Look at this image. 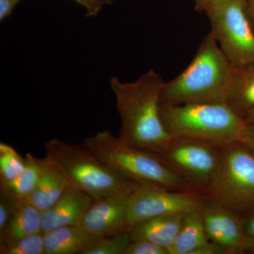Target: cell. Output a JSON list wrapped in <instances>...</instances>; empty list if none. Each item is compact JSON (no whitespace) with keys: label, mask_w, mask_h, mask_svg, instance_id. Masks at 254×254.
<instances>
[{"label":"cell","mask_w":254,"mask_h":254,"mask_svg":"<svg viewBox=\"0 0 254 254\" xmlns=\"http://www.w3.org/2000/svg\"><path fill=\"white\" fill-rule=\"evenodd\" d=\"M243 142L245 145H247L249 148L254 153V127L247 125L245 134H244Z\"/></svg>","instance_id":"cell-29"},{"label":"cell","mask_w":254,"mask_h":254,"mask_svg":"<svg viewBox=\"0 0 254 254\" xmlns=\"http://www.w3.org/2000/svg\"><path fill=\"white\" fill-rule=\"evenodd\" d=\"M209 33L234 67L254 63V30L242 0H232L205 14Z\"/></svg>","instance_id":"cell-8"},{"label":"cell","mask_w":254,"mask_h":254,"mask_svg":"<svg viewBox=\"0 0 254 254\" xmlns=\"http://www.w3.org/2000/svg\"><path fill=\"white\" fill-rule=\"evenodd\" d=\"M44 233L32 234L9 245L0 246L1 254H45Z\"/></svg>","instance_id":"cell-21"},{"label":"cell","mask_w":254,"mask_h":254,"mask_svg":"<svg viewBox=\"0 0 254 254\" xmlns=\"http://www.w3.org/2000/svg\"><path fill=\"white\" fill-rule=\"evenodd\" d=\"M42 212L27 200L16 207L4 230L0 233V246L9 245L23 237L42 232Z\"/></svg>","instance_id":"cell-16"},{"label":"cell","mask_w":254,"mask_h":254,"mask_svg":"<svg viewBox=\"0 0 254 254\" xmlns=\"http://www.w3.org/2000/svg\"><path fill=\"white\" fill-rule=\"evenodd\" d=\"M200 214L209 240L220 246L225 254H247L249 237L242 215L210 198L200 208Z\"/></svg>","instance_id":"cell-10"},{"label":"cell","mask_w":254,"mask_h":254,"mask_svg":"<svg viewBox=\"0 0 254 254\" xmlns=\"http://www.w3.org/2000/svg\"><path fill=\"white\" fill-rule=\"evenodd\" d=\"M83 6L86 11L87 17H92L98 14L105 5L111 4L112 0H73Z\"/></svg>","instance_id":"cell-25"},{"label":"cell","mask_w":254,"mask_h":254,"mask_svg":"<svg viewBox=\"0 0 254 254\" xmlns=\"http://www.w3.org/2000/svg\"><path fill=\"white\" fill-rule=\"evenodd\" d=\"M26 165L22 173L12 181L0 183V187L14 193L21 199H27L36 190L44 165V158H36L31 153L26 155Z\"/></svg>","instance_id":"cell-19"},{"label":"cell","mask_w":254,"mask_h":254,"mask_svg":"<svg viewBox=\"0 0 254 254\" xmlns=\"http://www.w3.org/2000/svg\"><path fill=\"white\" fill-rule=\"evenodd\" d=\"M70 186L71 185L66 177L45 157L38 185L26 200L43 212L54 205Z\"/></svg>","instance_id":"cell-15"},{"label":"cell","mask_w":254,"mask_h":254,"mask_svg":"<svg viewBox=\"0 0 254 254\" xmlns=\"http://www.w3.org/2000/svg\"><path fill=\"white\" fill-rule=\"evenodd\" d=\"M226 104L243 120L254 109V63L234 67Z\"/></svg>","instance_id":"cell-17"},{"label":"cell","mask_w":254,"mask_h":254,"mask_svg":"<svg viewBox=\"0 0 254 254\" xmlns=\"http://www.w3.org/2000/svg\"><path fill=\"white\" fill-rule=\"evenodd\" d=\"M246 14L254 30V0H242Z\"/></svg>","instance_id":"cell-30"},{"label":"cell","mask_w":254,"mask_h":254,"mask_svg":"<svg viewBox=\"0 0 254 254\" xmlns=\"http://www.w3.org/2000/svg\"><path fill=\"white\" fill-rule=\"evenodd\" d=\"M100 237L81 225L60 227L45 232V254H86Z\"/></svg>","instance_id":"cell-13"},{"label":"cell","mask_w":254,"mask_h":254,"mask_svg":"<svg viewBox=\"0 0 254 254\" xmlns=\"http://www.w3.org/2000/svg\"><path fill=\"white\" fill-rule=\"evenodd\" d=\"M209 198L243 216L254 206V153L243 142L222 146Z\"/></svg>","instance_id":"cell-6"},{"label":"cell","mask_w":254,"mask_h":254,"mask_svg":"<svg viewBox=\"0 0 254 254\" xmlns=\"http://www.w3.org/2000/svg\"><path fill=\"white\" fill-rule=\"evenodd\" d=\"M230 1L232 0H193L195 11L205 14L217 6Z\"/></svg>","instance_id":"cell-26"},{"label":"cell","mask_w":254,"mask_h":254,"mask_svg":"<svg viewBox=\"0 0 254 254\" xmlns=\"http://www.w3.org/2000/svg\"><path fill=\"white\" fill-rule=\"evenodd\" d=\"M134 190L95 200L82 220V226L100 237L112 236L128 230V210Z\"/></svg>","instance_id":"cell-11"},{"label":"cell","mask_w":254,"mask_h":254,"mask_svg":"<svg viewBox=\"0 0 254 254\" xmlns=\"http://www.w3.org/2000/svg\"><path fill=\"white\" fill-rule=\"evenodd\" d=\"M44 146L46 158L59 169L70 185L94 200L134 190L139 185L103 163L84 144H71L55 138Z\"/></svg>","instance_id":"cell-4"},{"label":"cell","mask_w":254,"mask_h":254,"mask_svg":"<svg viewBox=\"0 0 254 254\" xmlns=\"http://www.w3.org/2000/svg\"><path fill=\"white\" fill-rule=\"evenodd\" d=\"M125 254H170L166 248L148 240H133Z\"/></svg>","instance_id":"cell-24"},{"label":"cell","mask_w":254,"mask_h":254,"mask_svg":"<svg viewBox=\"0 0 254 254\" xmlns=\"http://www.w3.org/2000/svg\"><path fill=\"white\" fill-rule=\"evenodd\" d=\"M234 66L208 33L190 63L176 77L164 83L160 103L170 105L225 103Z\"/></svg>","instance_id":"cell-2"},{"label":"cell","mask_w":254,"mask_h":254,"mask_svg":"<svg viewBox=\"0 0 254 254\" xmlns=\"http://www.w3.org/2000/svg\"><path fill=\"white\" fill-rule=\"evenodd\" d=\"M83 144L103 163L132 181L198 193L167 168L155 153L131 146L109 131L87 137Z\"/></svg>","instance_id":"cell-5"},{"label":"cell","mask_w":254,"mask_h":254,"mask_svg":"<svg viewBox=\"0 0 254 254\" xmlns=\"http://www.w3.org/2000/svg\"><path fill=\"white\" fill-rule=\"evenodd\" d=\"M26 159L11 145L0 143V183L12 181L25 168Z\"/></svg>","instance_id":"cell-20"},{"label":"cell","mask_w":254,"mask_h":254,"mask_svg":"<svg viewBox=\"0 0 254 254\" xmlns=\"http://www.w3.org/2000/svg\"><path fill=\"white\" fill-rule=\"evenodd\" d=\"M247 254H254V237H249L247 240Z\"/></svg>","instance_id":"cell-32"},{"label":"cell","mask_w":254,"mask_h":254,"mask_svg":"<svg viewBox=\"0 0 254 254\" xmlns=\"http://www.w3.org/2000/svg\"><path fill=\"white\" fill-rule=\"evenodd\" d=\"M244 120H245L246 125L254 128V109L246 115Z\"/></svg>","instance_id":"cell-31"},{"label":"cell","mask_w":254,"mask_h":254,"mask_svg":"<svg viewBox=\"0 0 254 254\" xmlns=\"http://www.w3.org/2000/svg\"><path fill=\"white\" fill-rule=\"evenodd\" d=\"M242 217L245 233L248 237H254V206Z\"/></svg>","instance_id":"cell-28"},{"label":"cell","mask_w":254,"mask_h":254,"mask_svg":"<svg viewBox=\"0 0 254 254\" xmlns=\"http://www.w3.org/2000/svg\"><path fill=\"white\" fill-rule=\"evenodd\" d=\"M131 242L128 230L112 236L100 237L86 254H125Z\"/></svg>","instance_id":"cell-22"},{"label":"cell","mask_w":254,"mask_h":254,"mask_svg":"<svg viewBox=\"0 0 254 254\" xmlns=\"http://www.w3.org/2000/svg\"><path fill=\"white\" fill-rule=\"evenodd\" d=\"M21 200L4 187H0V233L4 230Z\"/></svg>","instance_id":"cell-23"},{"label":"cell","mask_w":254,"mask_h":254,"mask_svg":"<svg viewBox=\"0 0 254 254\" xmlns=\"http://www.w3.org/2000/svg\"><path fill=\"white\" fill-rule=\"evenodd\" d=\"M160 117L171 136L187 137L224 146L242 141L247 125L225 103H160Z\"/></svg>","instance_id":"cell-3"},{"label":"cell","mask_w":254,"mask_h":254,"mask_svg":"<svg viewBox=\"0 0 254 254\" xmlns=\"http://www.w3.org/2000/svg\"><path fill=\"white\" fill-rule=\"evenodd\" d=\"M94 199L82 190L70 186L54 205L42 212V232L71 225H81Z\"/></svg>","instance_id":"cell-12"},{"label":"cell","mask_w":254,"mask_h":254,"mask_svg":"<svg viewBox=\"0 0 254 254\" xmlns=\"http://www.w3.org/2000/svg\"><path fill=\"white\" fill-rule=\"evenodd\" d=\"M221 150L222 146L210 142L173 136L155 154L193 190L207 195L220 163Z\"/></svg>","instance_id":"cell-7"},{"label":"cell","mask_w":254,"mask_h":254,"mask_svg":"<svg viewBox=\"0 0 254 254\" xmlns=\"http://www.w3.org/2000/svg\"><path fill=\"white\" fill-rule=\"evenodd\" d=\"M208 195L139 184L132 193L128 210L129 227L145 219L200 210Z\"/></svg>","instance_id":"cell-9"},{"label":"cell","mask_w":254,"mask_h":254,"mask_svg":"<svg viewBox=\"0 0 254 254\" xmlns=\"http://www.w3.org/2000/svg\"><path fill=\"white\" fill-rule=\"evenodd\" d=\"M165 82L153 69L131 83H123L118 77L110 79L121 121L119 137L125 143L156 153L171 139L173 136L165 129L160 113Z\"/></svg>","instance_id":"cell-1"},{"label":"cell","mask_w":254,"mask_h":254,"mask_svg":"<svg viewBox=\"0 0 254 254\" xmlns=\"http://www.w3.org/2000/svg\"><path fill=\"white\" fill-rule=\"evenodd\" d=\"M21 0H0V20L3 21L12 13Z\"/></svg>","instance_id":"cell-27"},{"label":"cell","mask_w":254,"mask_h":254,"mask_svg":"<svg viewBox=\"0 0 254 254\" xmlns=\"http://www.w3.org/2000/svg\"><path fill=\"white\" fill-rule=\"evenodd\" d=\"M183 215H160L137 222L128 228L131 241H150L170 252L180 231Z\"/></svg>","instance_id":"cell-14"},{"label":"cell","mask_w":254,"mask_h":254,"mask_svg":"<svg viewBox=\"0 0 254 254\" xmlns=\"http://www.w3.org/2000/svg\"><path fill=\"white\" fill-rule=\"evenodd\" d=\"M200 210L184 213L182 225L170 254H194L195 251L210 242Z\"/></svg>","instance_id":"cell-18"}]
</instances>
